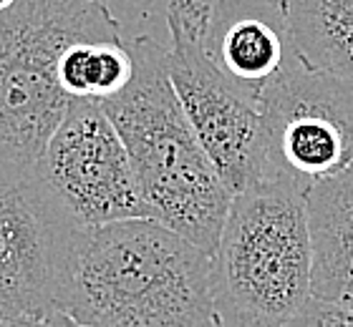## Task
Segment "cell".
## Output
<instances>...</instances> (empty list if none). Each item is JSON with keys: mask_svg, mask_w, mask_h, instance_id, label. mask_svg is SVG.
<instances>
[{"mask_svg": "<svg viewBox=\"0 0 353 327\" xmlns=\"http://www.w3.org/2000/svg\"><path fill=\"white\" fill-rule=\"evenodd\" d=\"M53 307L86 327H205L214 320V260L149 217L76 226Z\"/></svg>", "mask_w": 353, "mask_h": 327, "instance_id": "obj_1", "label": "cell"}, {"mask_svg": "<svg viewBox=\"0 0 353 327\" xmlns=\"http://www.w3.org/2000/svg\"><path fill=\"white\" fill-rule=\"evenodd\" d=\"M134 76L101 103L132 159L149 217L214 255L232 194L199 144L170 78L167 48L154 38L129 41Z\"/></svg>", "mask_w": 353, "mask_h": 327, "instance_id": "obj_2", "label": "cell"}, {"mask_svg": "<svg viewBox=\"0 0 353 327\" xmlns=\"http://www.w3.org/2000/svg\"><path fill=\"white\" fill-rule=\"evenodd\" d=\"M212 260L222 327H285L313 297L305 189L268 176L232 196Z\"/></svg>", "mask_w": 353, "mask_h": 327, "instance_id": "obj_3", "label": "cell"}, {"mask_svg": "<svg viewBox=\"0 0 353 327\" xmlns=\"http://www.w3.org/2000/svg\"><path fill=\"white\" fill-rule=\"evenodd\" d=\"M83 41H124L106 0H15L0 13V154L38 164L74 101L59 63Z\"/></svg>", "mask_w": 353, "mask_h": 327, "instance_id": "obj_4", "label": "cell"}, {"mask_svg": "<svg viewBox=\"0 0 353 327\" xmlns=\"http://www.w3.org/2000/svg\"><path fill=\"white\" fill-rule=\"evenodd\" d=\"M210 15L212 6L202 0L167 3V61L170 78L199 144L235 196L268 179V149L258 101L243 94L207 53Z\"/></svg>", "mask_w": 353, "mask_h": 327, "instance_id": "obj_5", "label": "cell"}, {"mask_svg": "<svg viewBox=\"0 0 353 327\" xmlns=\"http://www.w3.org/2000/svg\"><path fill=\"white\" fill-rule=\"evenodd\" d=\"M268 176L308 191L353 164V83L293 53L260 94Z\"/></svg>", "mask_w": 353, "mask_h": 327, "instance_id": "obj_6", "label": "cell"}, {"mask_svg": "<svg viewBox=\"0 0 353 327\" xmlns=\"http://www.w3.org/2000/svg\"><path fill=\"white\" fill-rule=\"evenodd\" d=\"M76 224L36 164L0 154V302L6 320L56 310L53 287Z\"/></svg>", "mask_w": 353, "mask_h": 327, "instance_id": "obj_7", "label": "cell"}, {"mask_svg": "<svg viewBox=\"0 0 353 327\" xmlns=\"http://www.w3.org/2000/svg\"><path fill=\"white\" fill-rule=\"evenodd\" d=\"M36 167L76 226L149 217L129 151L101 103L74 98Z\"/></svg>", "mask_w": 353, "mask_h": 327, "instance_id": "obj_8", "label": "cell"}, {"mask_svg": "<svg viewBox=\"0 0 353 327\" xmlns=\"http://www.w3.org/2000/svg\"><path fill=\"white\" fill-rule=\"evenodd\" d=\"M205 48L214 65L252 101H260L295 53L283 0H217L207 23Z\"/></svg>", "mask_w": 353, "mask_h": 327, "instance_id": "obj_9", "label": "cell"}, {"mask_svg": "<svg viewBox=\"0 0 353 327\" xmlns=\"http://www.w3.org/2000/svg\"><path fill=\"white\" fill-rule=\"evenodd\" d=\"M313 247V297H353V164L305 191Z\"/></svg>", "mask_w": 353, "mask_h": 327, "instance_id": "obj_10", "label": "cell"}, {"mask_svg": "<svg viewBox=\"0 0 353 327\" xmlns=\"http://www.w3.org/2000/svg\"><path fill=\"white\" fill-rule=\"evenodd\" d=\"M303 63L353 83V0H283Z\"/></svg>", "mask_w": 353, "mask_h": 327, "instance_id": "obj_11", "label": "cell"}, {"mask_svg": "<svg viewBox=\"0 0 353 327\" xmlns=\"http://www.w3.org/2000/svg\"><path fill=\"white\" fill-rule=\"evenodd\" d=\"M134 76L129 43L83 41L71 45L59 63V83L68 98L103 103L121 94Z\"/></svg>", "mask_w": 353, "mask_h": 327, "instance_id": "obj_12", "label": "cell"}, {"mask_svg": "<svg viewBox=\"0 0 353 327\" xmlns=\"http://www.w3.org/2000/svg\"><path fill=\"white\" fill-rule=\"evenodd\" d=\"M285 327H353V310L343 302H325L310 297V302Z\"/></svg>", "mask_w": 353, "mask_h": 327, "instance_id": "obj_13", "label": "cell"}, {"mask_svg": "<svg viewBox=\"0 0 353 327\" xmlns=\"http://www.w3.org/2000/svg\"><path fill=\"white\" fill-rule=\"evenodd\" d=\"M43 327H86L81 322H76L74 317H68L66 313H61V310H53L48 317H46Z\"/></svg>", "mask_w": 353, "mask_h": 327, "instance_id": "obj_14", "label": "cell"}, {"mask_svg": "<svg viewBox=\"0 0 353 327\" xmlns=\"http://www.w3.org/2000/svg\"><path fill=\"white\" fill-rule=\"evenodd\" d=\"M43 322L41 320H3L0 327H43Z\"/></svg>", "mask_w": 353, "mask_h": 327, "instance_id": "obj_15", "label": "cell"}, {"mask_svg": "<svg viewBox=\"0 0 353 327\" xmlns=\"http://www.w3.org/2000/svg\"><path fill=\"white\" fill-rule=\"evenodd\" d=\"M15 0H0V13H3V10H8V8L13 6Z\"/></svg>", "mask_w": 353, "mask_h": 327, "instance_id": "obj_16", "label": "cell"}, {"mask_svg": "<svg viewBox=\"0 0 353 327\" xmlns=\"http://www.w3.org/2000/svg\"><path fill=\"white\" fill-rule=\"evenodd\" d=\"M205 327H222V325H220V322H217V317H214V320L210 322V325H205Z\"/></svg>", "mask_w": 353, "mask_h": 327, "instance_id": "obj_17", "label": "cell"}, {"mask_svg": "<svg viewBox=\"0 0 353 327\" xmlns=\"http://www.w3.org/2000/svg\"><path fill=\"white\" fill-rule=\"evenodd\" d=\"M343 305H346L348 310H353V297H351V299H346V302H343Z\"/></svg>", "mask_w": 353, "mask_h": 327, "instance_id": "obj_18", "label": "cell"}, {"mask_svg": "<svg viewBox=\"0 0 353 327\" xmlns=\"http://www.w3.org/2000/svg\"><path fill=\"white\" fill-rule=\"evenodd\" d=\"M6 320V313H3V302H0V322Z\"/></svg>", "mask_w": 353, "mask_h": 327, "instance_id": "obj_19", "label": "cell"}]
</instances>
